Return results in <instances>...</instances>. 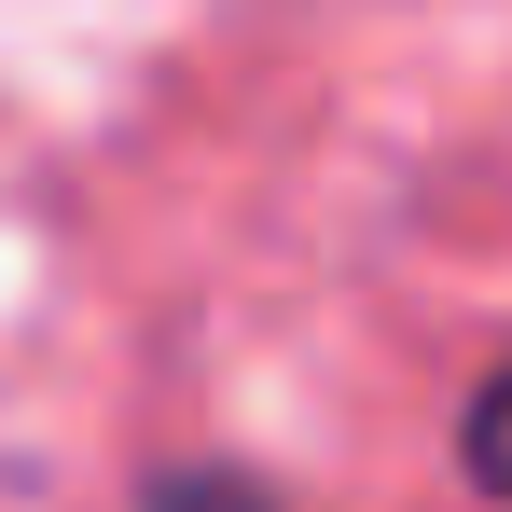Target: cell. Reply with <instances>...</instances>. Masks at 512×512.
I'll list each match as a JSON object with an SVG mask.
<instances>
[{"instance_id": "cell-2", "label": "cell", "mask_w": 512, "mask_h": 512, "mask_svg": "<svg viewBox=\"0 0 512 512\" xmlns=\"http://www.w3.org/2000/svg\"><path fill=\"white\" fill-rule=\"evenodd\" d=\"M471 471H485V485H512V374L471 402Z\"/></svg>"}, {"instance_id": "cell-1", "label": "cell", "mask_w": 512, "mask_h": 512, "mask_svg": "<svg viewBox=\"0 0 512 512\" xmlns=\"http://www.w3.org/2000/svg\"><path fill=\"white\" fill-rule=\"evenodd\" d=\"M139 512H277V499H263L250 471H167V485H153Z\"/></svg>"}]
</instances>
